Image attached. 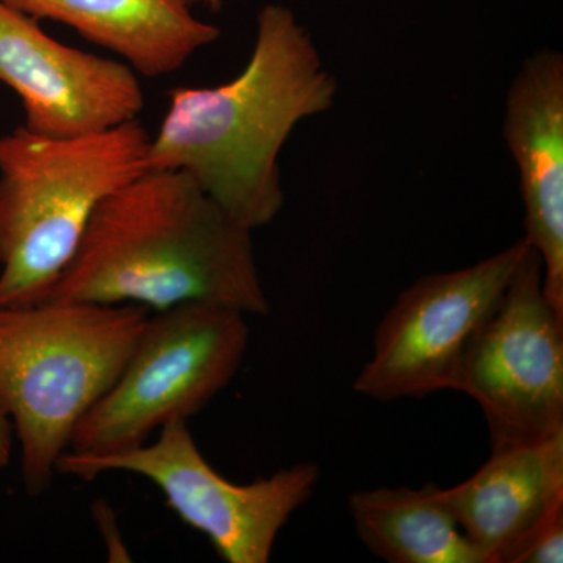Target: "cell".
<instances>
[{"instance_id":"cell-16","label":"cell","mask_w":563,"mask_h":563,"mask_svg":"<svg viewBox=\"0 0 563 563\" xmlns=\"http://www.w3.org/2000/svg\"><path fill=\"white\" fill-rule=\"evenodd\" d=\"M191 7H206L211 11H220L222 7V0H187Z\"/></svg>"},{"instance_id":"cell-1","label":"cell","mask_w":563,"mask_h":563,"mask_svg":"<svg viewBox=\"0 0 563 563\" xmlns=\"http://www.w3.org/2000/svg\"><path fill=\"white\" fill-rule=\"evenodd\" d=\"M339 84L288 7L266 3L246 68L218 87H179L151 136L150 168L190 174L254 232L285 203L279 157L299 122L333 107Z\"/></svg>"},{"instance_id":"cell-3","label":"cell","mask_w":563,"mask_h":563,"mask_svg":"<svg viewBox=\"0 0 563 563\" xmlns=\"http://www.w3.org/2000/svg\"><path fill=\"white\" fill-rule=\"evenodd\" d=\"M150 312L85 301L0 307V407L16 429L32 496L51 487L74 431L117 383Z\"/></svg>"},{"instance_id":"cell-8","label":"cell","mask_w":563,"mask_h":563,"mask_svg":"<svg viewBox=\"0 0 563 563\" xmlns=\"http://www.w3.org/2000/svg\"><path fill=\"white\" fill-rule=\"evenodd\" d=\"M529 247L523 236L472 266L410 285L377 325L372 358L354 390L377 401L453 390L463 355L501 301Z\"/></svg>"},{"instance_id":"cell-6","label":"cell","mask_w":563,"mask_h":563,"mask_svg":"<svg viewBox=\"0 0 563 563\" xmlns=\"http://www.w3.org/2000/svg\"><path fill=\"white\" fill-rule=\"evenodd\" d=\"M107 472L146 477L185 525L203 533L222 561L268 563L274 543L291 515L312 498L321 470L301 462L251 484L222 477L199 451L187 421L168 422L152 444L81 457L66 451L57 473L92 481Z\"/></svg>"},{"instance_id":"cell-10","label":"cell","mask_w":563,"mask_h":563,"mask_svg":"<svg viewBox=\"0 0 563 563\" xmlns=\"http://www.w3.org/2000/svg\"><path fill=\"white\" fill-rule=\"evenodd\" d=\"M503 136L520 179L526 242L540 255L543 290L563 314V54L544 47L507 90Z\"/></svg>"},{"instance_id":"cell-15","label":"cell","mask_w":563,"mask_h":563,"mask_svg":"<svg viewBox=\"0 0 563 563\" xmlns=\"http://www.w3.org/2000/svg\"><path fill=\"white\" fill-rule=\"evenodd\" d=\"M11 455V421L0 407V470L9 465Z\"/></svg>"},{"instance_id":"cell-13","label":"cell","mask_w":563,"mask_h":563,"mask_svg":"<svg viewBox=\"0 0 563 563\" xmlns=\"http://www.w3.org/2000/svg\"><path fill=\"white\" fill-rule=\"evenodd\" d=\"M435 484L380 487L350 496L362 543L390 563H487L465 536Z\"/></svg>"},{"instance_id":"cell-4","label":"cell","mask_w":563,"mask_h":563,"mask_svg":"<svg viewBox=\"0 0 563 563\" xmlns=\"http://www.w3.org/2000/svg\"><path fill=\"white\" fill-rule=\"evenodd\" d=\"M139 120L54 139L0 136V307L40 302L73 261L103 199L150 169Z\"/></svg>"},{"instance_id":"cell-2","label":"cell","mask_w":563,"mask_h":563,"mask_svg":"<svg viewBox=\"0 0 563 563\" xmlns=\"http://www.w3.org/2000/svg\"><path fill=\"white\" fill-rule=\"evenodd\" d=\"M43 301L136 303L154 312L210 302L269 313L252 231L179 169H146L103 199Z\"/></svg>"},{"instance_id":"cell-5","label":"cell","mask_w":563,"mask_h":563,"mask_svg":"<svg viewBox=\"0 0 563 563\" xmlns=\"http://www.w3.org/2000/svg\"><path fill=\"white\" fill-rule=\"evenodd\" d=\"M246 314L187 302L147 318L117 383L81 418L69 453L81 457L135 450L155 429L202 410L242 365Z\"/></svg>"},{"instance_id":"cell-11","label":"cell","mask_w":563,"mask_h":563,"mask_svg":"<svg viewBox=\"0 0 563 563\" xmlns=\"http://www.w3.org/2000/svg\"><path fill=\"white\" fill-rule=\"evenodd\" d=\"M440 493L485 562L512 563L526 540L563 512V432L492 448L470 479Z\"/></svg>"},{"instance_id":"cell-14","label":"cell","mask_w":563,"mask_h":563,"mask_svg":"<svg viewBox=\"0 0 563 563\" xmlns=\"http://www.w3.org/2000/svg\"><path fill=\"white\" fill-rule=\"evenodd\" d=\"M563 512L547 521L532 533L514 555L512 563H562Z\"/></svg>"},{"instance_id":"cell-7","label":"cell","mask_w":563,"mask_h":563,"mask_svg":"<svg viewBox=\"0 0 563 563\" xmlns=\"http://www.w3.org/2000/svg\"><path fill=\"white\" fill-rule=\"evenodd\" d=\"M453 390L481 407L492 448L563 432V314L544 295L532 246L470 343Z\"/></svg>"},{"instance_id":"cell-12","label":"cell","mask_w":563,"mask_h":563,"mask_svg":"<svg viewBox=\"0 0 563 563\" xmlns=\"http://www.w3.org/2000/svg\"><path fill=\"white\" fill-rule=\"evenodd\" d=\"M35 18L68 25L120 55L140 76L158 79L184 68L220 40L217 25L195 16L187 0H0Z\"/></svg>"},{"instance_id":"cell-9","label":"cell","mask_w":563,"mask_h":563,"mask_svg":"<svg viewBox=\"0 0 563 563\" xmlns=\"http://www.w3.org/2000/svg\"><path fill=\"white\" fill-rule=\"evenodd\" d=\"M0 81L20 96L24 128L54 139L139 120L144 91L124 62L66 46L38 20L0 2Z\"/></svg>"}]
</instances>
